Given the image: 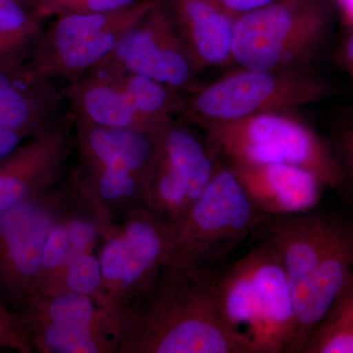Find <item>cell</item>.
<instances>
[{
  "mask_svg": "<svg viewBox=\"0 0 353 353\" xmlns=\"http://www.w3.org/2000/svg\"><path fill=\"white\" fill-rule=\"evenodd\" d=\"M69 181L0 213V294L17 311L38 289L51 228L74 201Z\"/></svg>",
  "mask_w": 353,
  "mask_h": 353,
  "instance_id": "cell-10",
  "label": "cell"
},
{
  "mask_svg": "<svg viewBox=\"0 0 353 353\" xmlns=\"http://www.w3.org/2000/svg\"><path fill=\"white\" fill-rule=\"evenodd\" d=\"M287 112L257 114L197 128L232 163L292 165L312 172L326 187L345 185V172L333 148L307 123Z\"/></svg>",
  "mask_w": 353,
  "mask_h": 353,
  "instance_id": "cell-4",
  "label": "cell"
},
{
  "mask_svg": "<svg viewBox=\"0 0 353 353\" xmlns=\"http://www.w3.org/2000/svg\"><path fill=\"white\" fill-rule=\"evenodd\" d=\"M331 87L304 70L261 71L240 68L183 97L180 114L199 127L269 112L289 111L321 101Z\"/></svg>",
  "mask_w": 353,
  "mask_h": 353,
  "instance_id": "cell-7",
  "label": "cell"
},
{
  "mask_svg": "<svg viewBox=\"0 0 353 353\" xmlns=\"http://www.w3.org/2000/svg\"><path fill=\"white\" fill-rule=\"evenodd\" d=\"M333 148L345 176L353 174V115L336 131Z\"/></svg>",
  "mask_w": 353,
  "mask_h": 353,
  "instance_id": "cell-26",
  "label": "cell"
},
{
  "mask_svg": "<svg viewBox=\"0 0 353 353\" xmlns=\"http://www.w3.org/2000/svg\"><path fill=\"white\" fill-rule=\"evenodd\" d=\"M223 313L254 353H296L297 316L284 268L270 248L257 243L220 272Z\"/></svg>",
  "mask_w": 353,
  "mask_h": 353,
  "instance_id": "cell-3",
  "label": "cell"
},
{
  "mask_svg": "<svg viewBox=\"0 0 353 353\" xmlns=\"http://www.w3.org/2000/svg\"><path fill=\"white\" fill-rule=\"evenodd\" d=\"M303 353H353V280L334 299Z\"/></svg>",
  "mask_w": 353,
  "mask_h": 353,
  "instance_id": "cell-22",
  "label": "cell"
},
{
  "mask_svg": "<svg viewBox=\"0 0 353 353\" xmlns=\"http://www.w3.org/2000/svg\"><path fill=\"white\" fill-rule=\"evenodd\" d=\"M137 0H32V13L41 22L75 14L115 10Z\"/></svg>",
  "mask_w": 353,
  "mask_h": 353,
  "instance_id": "cell-24",
  "label": "cell"
},
{
  "mask_svg": "<svg viewBox=\"0 0 353 353\" xmlns=\"http://www.w3.org/2000/svg\"><path fill=\"white\" fill-rule=\"evenodd\" d=\"M220 148L188 124L172 121L158 139L145 180V206L168 224L182 220L214 173Z\"/></svg>",
  "mask_w": 353,
  "mask_h": 353,
  "instance_id": "cell-12",
  "label": "cell"
},
{
  "mask_svg": "<svg viewBox=\"0 0 353 353\" xmlns=\"http://www.w3.org/2000/svg\"><path fill=\"white\" fill-rule=\"evenodd\" d=\"M348 179V181H350V185H352V190H353V174L352 175L347 176V180Z\"/></svg>",
  "mask_w": 353,
  "mask_h": 353,
  "instance_id": "cell-30",
  "label": "cell"
},
{
  "mask_svg": "<svg viewBox=\"0 0 353 353\" xmlns=\"http://www.w3.org/2000/svg\"><path fill=\"white\" fill-rule=\"evenodd\" d=\"M41 34V21L20 0H0V68L25 64Z\"/></svg>",
  "mask_w": 353,
  "mask_h": 353,
  "instance_id": "cell-21",
  "label": "cell"
},
{
  "mask_svg": "<svg viewBox=\"0 0 353 353\" xmlns=\"http://www.w3.org/2000/svg\"><path fill=\"white\" fill-rule=\"evenodd\" d=\"M74 114L78 163L68 179L111 228L134 209L146 208V176L164 130L148 134L109 129Z\"/></svg>",
  "mask_w": 353,
  "mask_h": 353,
  "instance_id": "cell-2",
  "label": "cell"
},
{
  "mask_svg": "<svg viewBox=\"0 0 353 353\" xmlns=\"http://www.w3.org/2000/svg\"><path fill=\"white\" fill-rule=\"evenodd\" d=\"M352 280L353 223L347 221L311 279L305 305L299 318L296 353L303 352L309 338L334 299Z\"/></svg>",
  "mask_w": 353,
  "mask_h": 353,
  "instance_id": "cell-20",
  "label": "cell"
},
{
  "mask_svg": "<svg viewBox=\"0 0 353 353\" xmlns=\"http://www.w3.org/2000/svg\"><path fill=\"white\" fill-rule=\"evenodd\" d=\"M217 266L166 263L126 323L117 353H254L227 321Z\"/></svg>",
  "mask_w": 353,
  "mask_h": 353,
  "instance_id": "cell-1",
  "label": "cell"
},
{
  "mask_svg": "<svg viewBox=\"0 0 353 353\" xmlns=\"http://www.w3.org/2000/svg\"><path fill=\"white\" fill-rule=\"evenodd\" d=\"M97 252L90 250L80 253L70 261L62 279L61 292H74L92 297L108 308L104 303L101 267Z\"/></svg>",
  "mask_w": 353,
  "mask_h": 353,
  "instance_id": "cell-23",
  "label": "cell"
},
{
  "mask_svg": "<svg viewBox=\"0 0 353 353\" xmlns=\"http://www.w3.org/2000/svg\"><path fill=\"white\" fill-rule=\"evenodd\" d=\"M234 17L250 12L278 0H218Z\"/></svg>",
  "mask_w": 353,
  "mask_h": 353,
  "instance_id": "cell-28",
  "label": "cell"
},
{
  "mask_svg": "<svg viewBox=\"0 0 353 353\" xmlns=\"http://www.w3.org/2000/svg\"><path fill=\"white\" fill-rule=\"evenodd\" d=\"M162 0H137L115 10L58 17L26 62L32 75L70 81L101 64L130 30Z\"/></svg>",
  "mask_w": 353,
  "mask_h": 353,
  "instance_id": "cell-9",
  "label": "cell"
},
{
  "mask_svg": "<svg viewBox=\"0 0 353 353\" xmlns=\"http://www.w3.org/2000/svg\"><path fill=\"white\" fill-rule=\"evenodd\" d=\"M199 73L232 62L236 17L218 0H164Z\"/></svg>",
  "mask_w": 353,
  "mask_h": 353,
  "instance_id": "cell-17",
  "label": "cell"
},
{
  "mask_svg": "<svg viewBox=\"0 0 353 353\" xmlns=\"http://www.w3.org/2000/svg\"><path fill=\"white\" fill-rule=\"evenodd\" d=\"M66 95L72 110L97 126L158 134L172 122L158 124L134 111L119 88L95 67L71 81Z\"/></svg>",
  "mask_w": 353,
  "mask_h": 353,
  "instance_id": "cell-19",
  "label": "cell"
},
{
  "mask_svg": "<svg viewBox=\"0 0 353 353\" xmlns=\"http://www.w3.org/2000/svg\"><path fill=\"white\" fill-rule=\"evenodd\" d=\"M105 60L180 94L199 87L196 64L164 0L125 34Z\"/></svg>",
  "mask_w": 353,
  "mask_h": 353,
  "instance_id": "cell-13",
  "label": "cell"
},
{
  "mask_svg": "<svg viewBox=\"0 0 353 353\" xmlns=\"http://www.w3.org/2000/svg\"><path fill=\"white\" fill-rule=\"evenodd\" d=\"M268 217L255 208L222 154L196 203L171 224L173 248L167 263L217 266Z\"/></svg>",
  "mask_w": 353,
  "mask_h": 353,
  "instance_id": "cell-6",
  "label": "cell"
},
{
  "mask_svg": "<svg viewBox=\"0 0 353 353\" xmlns=\"http://www.w3.org/2000/svg\"><path fill=\"white\" fill-rule=\"evenodd\" d=\"M0 347L20 353H31L32 348L23 326L22 320L0 294Z\"/></svg>",
  "mask_w": 353,
  "mask_h": 353,
  "instance_id": "cell-25",
  "label": "cell"
},
{
  "mask_svg": "<svg viewBox=\"0 0 353 353\" xmlns=\"http://www.w3.org/2000/svg\"><path fill=\"white\" fill-rule=\"evenodd\" d=\"M173 248L171 224L146 208L134 209L101 236L97 256L106 307L126 323L143 294L168 262Z\"/></svg>",
  "mask_w": 353,
  "mask_h": 353,
  "instance_id": "cell-8",
  "label": "cell"
},
{
  "mask_svg": "<svg viewBox=\"0 0 353 353\" xmlns=\"http://www.w3.org/2000/svg\"><path fill=\"white\" fill-rule=\"evenodd\" d=\"M59 99L51 81L32 75L25 64L0 68V132L22 141L48 126Z\"/></svg>",
  "mask_w": 353,
  "mask_h": 353,
  "instance_id": "cell-18",
  "label": "cell"
},
{
  "mask_svg": "<svg viewBox=\"0 0 353 353\" xmlns=\"http://www.w3.org/2000/svg\"><path fill=\"white\" fill-rule=\"evenodd\" d=\"M230 163L255 208L268 216L312 210L326 188L312 172L301 167Z\"/></svg>",
  "mask_w": 353,
  "mask_h": 353,
  "instance_id": "cell-16",
  "label": "cell"
},
{
  "mask_svg": "<svg viewBox=\"0 0 353 353\" xmlns=\"http://www.w3.org/2000/svg\"><path fill=\"white\" fill-rule=\"evenodd\" d=\"M328 0H278L234 19L232 62L261 71L304 70L328 34Z\"/></svg>",
  "mask_w": 353,
  "mask_h": 353,
  "instance_id": "cell-5",
  "label": "cell"
},
{
  "mask_svg": "<svg viewBox=\"0 0 353 353\" xmlns=\"http://www.w3.org/2000/svg\"><path fill=\"white\" fill-rule=\"evenodd\" d=\"M315 209L269 216L252 234L257 243L270 248L280 260L292 290L297 324L313 274L347 222Z\"/></svg>",
  "mask_w": 353,
  "mask_h": 353,
  "instance_id": "cell-15",
  "label": "cell"
},
{
  "mask_svg": "<svg viewBox=\"0 0 353 353\" xmlns=\"http://www.w3.org/2000/svg\"><path fill=\"white\" fill-rule=\"evenodd\" d=\"M336 60L339 66L347 72L353 83V29H350L339 46Z\"/></svg>",
  "mask_w": 353,
  "mask_h": 353,
  "instance_id": "cell-27",
  "label": "cell"
},
{
  "mask_svg": "<svg viewBox=\"0 0 353 353\" xmlns=\"http://www.w3.org/2000/svg\"><path fill=\"white\" fill-rule=\"evenodd\" d=\"M16 312L32 352L117 353L122 323L92 297L63 292L34 294Z\"/></svg>",
  "mask_w": 353,
  "mask_h": 353,
  "instance_id": "cell-11",
  "label": "cell"
},
{
  "mask_svg": "<svg viewBox=\"0 0 353 353\" xmlns=\"http://www.w3.org/2000/svg\"><path fill=\"white\" fill-rule=\"evenodd\" d=\"M343 19L350 29H353V0H339Z\"/></svg>",
  "mask_w": 353,
  "mask_h": 353,
  "instance_id": "cell-29",
  "label": "cell"
},
{
  "mask_svg": "<svg viewBox=\"0 0 353 353\" xmlns=\"http://www.w3.org/2000/svg\"><path fill=\"white\" fill-rule=\"evenodd\" d=\"M76 150L73 110L55 118L0 159V213L41 196L63 181Z\"/></svg>",
  "mask_w": 353,
  "mask_h": 353,
  "instance_id": "cell-14",
  "label": "cell"
}]
</instances>
